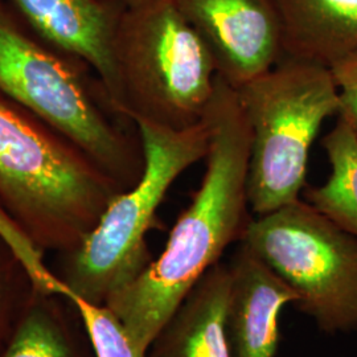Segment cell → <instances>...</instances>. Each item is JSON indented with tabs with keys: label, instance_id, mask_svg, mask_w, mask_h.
Wrapping results in <instances>:
<instances>
[{
	"label": "cell",
	"instance_id": "obj_1",
	"mask_svg": "<svg viewBox=\"0 0 357 357\" xmlns=\"http://www.w3.org/2000/svg\"><path fill=\"white\" fill-rule=\"evenodd\" d=\"M206 168L199 190L169 231L165 250L112 295L110 307L142 349L150 345L196 283L240 243L249 215L250 128L236 89L221 77L208 105Z\"/></svg>",
	"mask_w": 357,
	"mask_h": 357
},
{
	"label": "cell",
	"instance_id": "obj_2",
	"mask_svg": "<svg viewBox=\"0 0 357 357\" xmlns=\"http://www.w3.org/2000/svg\"><path fill=\"white\" fill-rule=\"evenodd\" d=\"M122 191L76 144L0 93V206L43 252L76 249Z\"/></svg>",
	"mask_w": 357,
	"mask_h": 357
},
{
	"label": "cell",
	"instance_id": "obj_3",
	"mask_svg": "<svg viewBox=\"0 0 357 357\" xmlns=\"http://www.w3.org/2000/svg\"><path fill=\"white\" fill-rule=\"evenodd\" d=\"M90 66L31 36L0 11V93L36 115L126 191L144 169L139 131L125 128Z\"/></svg>",
	"mask_w": 357,
	"mask_h": 357
},
{
	"label": "cell",
	"instance_id": "obj_4",
	"mask_svg": "<svg viewBox=\"0 0 357 357\" xmlns=\"http://www.w3.org/2000/svg\"><path fill=\"white\" fill-rule=\"evenodd\" d=\"M114 65L118 114L172 130L204 119L216 64L175 0L125 4L115 32Z\"/></svg>",
	"mask_w": 357,
	"mask_h": 357
},
{
	"label": "cell",
	"instance_id": "obj_5",
	"mask_svg": "<svg viewBox=\"0 0 357 357\" xmlns=\"http://www.w3.org/2000/svg\"><path fill=\"white\" fill-rule=\"evenodd\" d=\"M144 169L135 185L115 196L96 228L76 249L57 255L56 274L65 287L93 303L107 299L137 280L153 257L147 233L175 180L204 159L209 147L206 119L184 128L137 122Z\"/></svg>",
	"mask_w": 357,
	"mask_h": 357
},
{
	"label": "cell",
	"instance_id": "obj_6",
	"mask_svg": "<svg viewBox=\"0 0 357 357\" xmlns=\"http://www.w3.org/2000/svg\"><path fill=\"white\" fill-rule=\"evenodd\" d=\"M250 128L248 197L255 216L299 200L310 150L339 93L327 66L283 57L236 89Z\"/></svg>",
	"mask_w": 357,
	"mask_h": 357
},
{
	"label": "cell",
	"instance_id": "obj_7",
	"mask_svg": "<svg viewBox=\"0 0 357 357\" xmlns=\"http://www.w3.org/2000/svg\"><path fill=\"white\" fill-rule=\"evenodd\" d=\"M240 243L293 289L319 330L357 331V237L299 199L252 217Z\"/></svg>",
	"mask_w": 357,
	"mask_h": 357
},
{
	"label": "cell",
	"instance_id": "obj_8",
	"mask_svg": "<svg viewBox=\"0 0 357 357\" xmlns=\"http://www.w3.org/2000/svg\"><path fill=\"white\" fill-rule=\"evenodd\" d=\"M233 89L283 59L277 0H175Z\"/></svg>",
	"mask_w": 357,
	"mask_h": 357
},
{
	"label": "cell",
	"instance_id": "obj_9",
	"mask_svg": "<svg viewBox=\"0 0 357 357\" xmlns=\"http://www.w3.org/2000/svg\"><path fill=\"white\" fill-rule=\"evenodd\" d=\"M13 3L38 38L89 65L115 110L114 38L125 4L116 0H13Z\"/></svg>",
	"mask_w": 357,
	"mask_h": 357
},
{
	"label": "cell",
	"instance_id": "obj_10",
	"mask_svg": "<svg viewBox=\"0 0 357 357\" xmlns=\"http://www.w3.org/2000/svg\"><path fill=\"white\" fill-rule=\"evenodd\" d=\"M229 264L225 330L231 357H277L282 310L299 296L249 248L240 243Z\"/></svg>",
	"mask_w": 357,
	"mask_h": 357
},
{
	"label": "cell",
	"instance_id": "obj_11",
	"mask_svg": "<svg viewBox=\"0 0 357 357\" xmlns=\"http://www.w3.org/2000/svg\"><path fill=\"white\" fill-rule=\"evenodd\" d=\"M229 286V264L221 261L167 320L149 348V357H231L225 330Z\"/></svg>",
	"mask_w": 357,
	"mask_h": 357
},
{
	"label": "cell",
	"instance_id": "obj_12",
	"mask_svg": "<svg viewBox=\"0 0 357 357\" xmlns=\"http://www.w3.org/2000/svg\"><path fill=\"white\" fill-rule=\"evenodd\" d=\"M283 57L330 68L357 51V0H277Z\"/></svg>",
	"mask_w": 357,
	"mask_h": 357
},
{
	"label": "cell",
	"instance_id": "obj_13",
	"mask_svg": "<svg viewBox=\"0 0 357 357\" xmlns=\"http://www.w3.org/2000/svg\"><path fill=\"white\" fill-rule=\"evenodd\" d=\"M0 357L96 356L75 307L36 286Z\"/></svg>",
	"mask_w": 357,
	"mask_h": 357
},
{
	"label": "cell",
	"instance_id": "obj_14",
	"mask_svg": "<svg viewBox=\"0 0 357 357\" xmlns=\"http://www.w3.org/2000/svg\"><path fill=\"white\" fill-rule=\"evenodd\" d=\"M321 144L331 172L324 184L305 188V202L357 237L356 134L339 118Z\"/></svg>",
	"mask_w": 357,
	"mask_h": 357
},
{
	"label": "cell",
	"instance_id": "obj_15",
	"mask_svg": "<svg viewBox=\"0 0 357 357\" xmlns=\"http://www.w3.org/2000/svg\"><path fill=\"white\" fill-rule=\"evenodd\" d=\"M64 298L76 308L96 357H149L134 342L123 321L106 305L86 301L65 290Z\"/></svg>",
	"mask_w": 357,
	"mask_h": 357
},
{
	"label": "cell",
	"instance_id": "obj_16",
	"mask_svg": "<svg viewBox=\"0 0 357 357\" xmlns=\"http://www.w3.org/2000/svg\"><path fill=\"white\" fill-rule=\"evenodd\" d=\"M35 289L24 264L0 234V354L10 342Z\"/></svg>",
	"mask_w": 357,
	"mask_h": 357
},
{
	"label": "cell",
	"instance_id": "obj_17",
	"mask_svg": "<svg viewBox=\"0 0 357 357\" xmlns=\"http://www.w3.org/2000/svg\"><path fill=\"white\" fill-rule=\"evenodd\" d=\"M339 93V118L357 137V51L351 52L330 66Z\"/></svg>",
	"mask_w": 357,
	"mask_h": 357
},
{
	"label": "cell",
	"instance_id": "obj_18",
	"mask_svg": "<svg viewBox=\"0 0 357 357\" xmlns=\"http://www.w3.org/2000/svg\"><path fill=\"white\" fill-rule=\"evenodd\" d=\"M116 1H119V3H122V4H128V3L132 1V0H116Z\"/></svg>",
	"mask_w": 357,
	"mask_h": 357
},
{
	"label": "cell",
	"instance_id": "obj_19",
	"mask_svg": "<svg viewBox=\"0 0 357 357\" xmlns=\"http://www.w3.org/2000/svg\"><path fill=\"white\" fill-rule=\"evenodd\" d=\"M4 8H6V7H4V6L0 3V11H1V10H4Z\"/></svg>",
	"mask_w": 357,
	"mask_h": 357
}]
</instances>
